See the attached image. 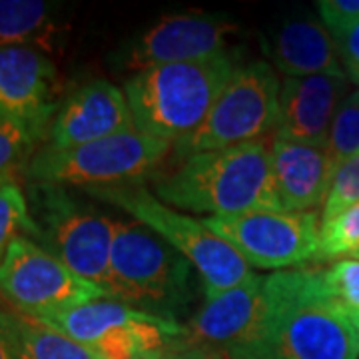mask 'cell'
Wrapping results in <instances>:
<instances>
[{"label": "cell", "instance_id": "ffe728a7", "mask_svg": "<svg viewBox=\"0 0 359 359\" xmlns=\"http://www.w3.org/2000/svg\"><path fill=\"white\" fill-rule=\"evenodd\" d=\"M14 359H100L92 349L25 313H8Z\"/></svg>", "mask_w": 359, "mask_h": 359}, {"label": "cell", "instance_id": "52a82bcc", "mask_svg": "<svg viewBox=\"0 0 359 359\" xmlns=\"http://www.w3.org/2000/svg\"><path fill=\"white\" fill-rule=\"evenodd\" d=\"M170 150L172 144L134 128L72 150L44 146L26 164V178L80 190L128 186L150 176Z\"/></svg>", "mask_w": 359, "mask_h": 359}, {"label": "cell", "instance_id": "f1b7e54d", "mask_svg": "<svg viewBox=\"0 0 359 359\" xmlns=\"http://www.w3.org/2000/svg\"><path fill=\"white\" fill-rule=\"evenodd\" d=\"M162 359H222L216 351L208 349L204 346L192 344L188 339H174L170 346L162 351Z\"/></svg>", "mask_w": 359, "mask_h": 359}, {"label": "cell", "instance_id": "2e32d148", "mask_svg": "<svg viewBox=\"0 0 359 359\" xmlns=\"http://www.w3.org/2000/svg\"><path fill=\"white\" fill-rule=\"evenodd\" d=\"M347 76L285 78L276 138L325 146L334 116L347 98Z\"/></svg>", "mask_w": 359, "mask_h": 359}, {"label": "cell", "instance_id": "484cf974", "mask_svg": "<svg viewBox=\"0 0 359 359\" xmlns=\"http://www.w3.org/2000/svg\"><path fill=\"white\" fill-rule=\"evenodd\" d=\"M355 204H359V152L335 170L330 194L321 208V222L334 219Z\"/></svg>", "mask_w": 359, "mask_h": 359}, {"label": "cell", "instance_id": "8992f818", "mask_svg": "<svg viewBox=\"0 0 359 359\" xmlns=\"http://www.w3.org/2000/svg\"><path fill=\"white\" fill-rule=\"evenodd\" d=\"M26 200L34 224L32 240L80 278L106 290L114 218L65 186L46 182H28Z\"/></svg>", "mask_w": 359, "mask_h": 359}, {"label": "cell", "instance_id": "3957f363", "mask_svg": "<svg viewBox=\"0 0 359 359\" xmlns=\"http://www.w3.org/2000/svg\"><path fill=\"white\" fill-rule=\"evenodd\" d=\"M236 70L230 54H219L136 72L124 84L136 128L168 144L192 136L210 116Z\"/></svg>", "mask_w": 359, "mask_h": 359}, {"label": "cell", "instance_id": "1f68e13d", "mask_svg": "<svg viewBox=\"0 0 359 359\" xmlns=\"http://www.w3.org/2000/svg\"><path fill=\"white\" fill-rule=\"evenodd\" d=\"M11 174H0V188H2V186H4V184H6V182H11Z\"/></svg>", "mask_w": 359, "mask_h": 359}, {"label": "cell", "instance_id": "d6a6232c", "mask_svg": "<svg viewBox=\"0 0 359 359\" xmlns=\"http://www.w3.org/2000/svg\"><path fill=\"white\" fill-rule=\"evenodd\" d=\"M355 257H359V254H358V256H355Z\"/></svg>", "mask_w": 359, "mask_h": 359}, {"label": "cell", "instance_id": "30bf717a", "mask_svg": "<svg viewBox=\"0 0 359 359\" xmlns=\"http://www.w3.org/2000/svg\"><path fill=\"white\" fill-rule=\"evenodd\" d=\"M0 295L18 313L40 320L104 299L108 292L80 278L34 240L18 236L0 264Z\"/></svg>", "mask_w": 359, "mask_h": 359}, {"label": "cell", "instance_id": "4dcf8cb0", "mask_svg": "<svg viewBox=\"0 0 359 359\" xmlns=\"http://www.w3.org/2000/svg\"><path fill=\"white\" fill-rule=\"evenodd\" d=\"M136 359H162V351H158V353H148V355H142V358Z\"/></svg>", "mask_w": 359, "mask_h": 359}, {"label": "cell", "instance_id": "d6986e66", "mask_svg": "<svg viewBox=\"0 0 359 359\" xmlns=\"http://www.w3.org/2000/svg\"><path fill=\"white\" fill-rule=\"evenodd\" d=\"M58 8L44 0H0V46L54 48L60 32Z\"/></svg>", "mask_w": 359, "mask_h": 359}, {"label": "cell", "instance_id": "f546056e", "mask_svg": "<svg viewBox=\"0 0 359 359\" xmlns=\"http://www.w3.org/2000/svg\"><path fill=\"white\" fill-rule=\"evenodd\" d=\"M0 359H14L6 311H0Z\"/></svg>", "mask_w": 359, "mask_h": 359}, {"label": "cell", "instance_id": "44dd1931", "mask_svg": "<svg viewBox=\"0 0 359 359\" xmlns=\"http://www.w3.org/2000/svg\"><path fill=\"white\" fill-rule=\"evenodd\" d=\"M359 254V204L347 208L330 222H321L316 264L339 262Z\"/></svg>", "mask_w": 359, "mask_h": 359}, {"label": "cell", "instance_id": "7a4b0ae2", "mask_svg": "<svg viewBox=\"0 0 359 359\" xmlns=\"http://www.w3.org/2000/svg\"><path fill=\"white\" fill-rule=\"evenodd\" d=\"M264 313L269 359H359V330L330 294L325 269L268 276Z\"/></svg>", "mask_w": 359, "mask_h": 359}, {"label": "cell", "instance_id": "5bb4252c", "mask_svg": "<svg viewBox=\"0 0 359 359\" xmlns=\"http://www.w3.org/2000/svg\"><path fill=\"white\" fill-rule=\"evenodd\" d=\"M58 70L44 52L0 46V118L25 124L48 138L60 102Z\"/></svg>", "mask_w": 359, "mask_h": 359}, {"label": "cell", "instance_id": "5b68a950", "mask_svg": "<svg viewBox=\"0 0 359 359\" xmlns=\"http://www.w3.org/2000/svg\"><path fill=\"white\" fill-rule=\"evenodd\" d=\"M84 192L116 205L128 218L144 224L180 256L186 257L202 278L205 299L240 285L254 273L244 257L210 230L202 219L170 208L138 184L92 188Z\"/></svg>", "mask_w": 359, "mask_h": 359}, {"label": "cell", "instance_id": "7c38bea8", "mask_svg": "<svg viewBox=\"0 0 359 359\" xmlns=\"http://www.w3.org/2000/svg\"><path fill=\"white\" fill-rule=\"evenodd\" d=\"M264 282L266 278L252 273L240 285L205 299L186 327V339L216 351L222 359H269Z\"/></svg>", "mask_w": 359, "mask_h": 359}, {"label": "cell", "instance_id": "ba28073f", "mask_svg": "<svg viewBox=\"0 0 359 359\" xmlns=\"http://www.w3.org/2000/svg\"><path fill=\"white\" fill-rule=\"evenodd\" d=\"M280 90L278 72L268 62L238 66L204 124L176 144L178 154L188 158L266 138L278 126Z\"/></svg>", "mask_w": 359, "mask_h": 359}, {"label": "cell", "instance_id": "7402d4cb", "mask_svg": "<svg viewBox=\"0 0 359 359\" xmlns=\"http://www.w3.org/2000/svg\"><path fill=\"white\" fill-rule=\"evenodd\" d=\"M325 152L335 170L359 152V90L349 92L337 108L325 142Z\"/></svg>", "mask_w": 359, "mask_h": 359}, {"label": "cell", "instance_id": "603a6c76", "mask_svg": "<svg viewBox=\"0 0 359 359\" xmlns=\"http://www.w3.org/2000/svg\"><path fill=\"white\" fill-rule=\"evenodd\" d=\"M34 224L22 188L11 180L0 188V264L18 236L32 240Z\"/></svg>", "mask_w": 359, "mask_h": 359}, {"label": "cell", "instance_id": "4fadbf2b", "mask_svg": "<svg viewBox=\"0 0 359 359\" xmlns=\"http://www.w3.org/2000/svg\"><path fill=\"white\" fill-rule=\"evenodd\" d=\"M238 30V22L224 14H170L134 39L122 62L136 74L154 66L214 58L226 54L228 39Z\"/></svg>", "mask_w": 359, "mask_h": 359}, {"label": "cell", "instance_id": "ac0fdd59", "mask_svg": "<svg viewBox=\"0 0 359 359\" xmlns=\"http://www.w3.org/2000/svg\"><path fill=\"white\" fill-rule=\"evenodd\" d=\"M269 58L285 78L346 76L327 28L316 20H292L269 40Z\"/></svg>", "mask_w": 359, "mask_h": 359}, {"label": "cell", "instance_id": "d4e9b609", "mask_svg": "<svg viewBox=\"0 0 359 359\" xmlns=\"http://www.w3.org/2000/svg\"><path fill=\"white\" fill-rule=\"evenodd\" d=\"M325 283L337 306L359 330V257L334 262L332 268L325 269Z\"/></svg>", "mask_w": 359, "mask_h": 359}, {"label": "cell", "instance_id": "9c48e42d", "mask_svg": "<svg viewBox=\"0 0 359 359\" xmlns=\"http://www.w3.org/2000/svg\"><path fill=\"white\" fill-rule=\"evenodd\" d=\"M39 321L86 346L100 359L142 358L164 351L174 339L186 337V327L178 321L130 308L110 297Z\"/></svg>", "mask_w": 359, "mask_h": 359}, {"label": "cell", "instance_id": "6da1fadb", "mask_svg": "<svg viewBox=\"0 0 359 359\" xmlns=\"http://www.w3.org/2000/svg\"><path fill=\"white\" fill-rule=\"evenodd\" d=\"M268 138L184 158L154 182V196L174 210L210 216L285 212L271 172Z\"/></svg>", "mask_w": 359, "mask_h": 359}, {"label": "cell", "instance_id": "9a60e30c", "mask_svg": "<svg viewBox=\"0 0 359 359\" xmlns=\"http://www.w3.org/2000/svg\"><path fill=\"white\" fill-rule=\"evenodd\" d=\"M136 128L128 98L108 80H92L60 102L48 130V148L72 150Z\"/></svg>", "mask_w": 359, "mask_h": 359}, {"label": "cell", "instance_id": "8fae6325", "mask_svg": "<svg viewBox=\"0 0 359 359\" xmlns=\"http://www.w3.org/2000/svg\"><path fill=\"white\" fill-rule=\"evenodd\" d=\"M205 226L257 269L302 268L316 264L320 245L318 212H250L202 218Z\"/></svg>", "mask_w": 359, "mask_h": 359}, {"label": "cell", "instance_id": "e0dca14e", "mask_svg": "<svg viewBox=\"0 0 359 359\" xmlns=\"http://www.w3.org/2000/svg\"><path fill=\"white\" fill-rule=\"evenodd\" d=\"M271 172L285 212H316L323 208L335 168L325 146L273 138Z\"/></svg>", "mask_w": 359, "mask_h": 359}, {"label": "cell", "instance_id": "83f0119b", "mask_svg": "<svg viewBox=\"0 0 359 359\" xmlns=\"http://www.w3.org/2000/svg\"><path fill=\"white\" fill-rule=\"evenodd\" d=\"M334 42L347 80L359 86V22L347 28Z\"/></svg>", "mask_w": 359, "mask_h": 359}, {"label": "cell", "instance_id": "277c9868", "mask_svg": "<svg viewBox=\"0 0 359 359\" xmlns=\"http://www.w3.org/2000/svg\"><path fill=\"white\" fill-rule=\"evenodd\" d=\"M194 266L154 231L132 218H114L106 292L130 308L176 321L190 299Z\"/></svg>", "mask_w": 359, "mask_h": 359}, {"label": "cell", "instance_id": "cb8c5ba5", "mask_svg": "<svg viewBox=\"0 0 359 359\" xmlns=\"http://www.w3.org/2000/svg\"><path fill=\"white\" fill-rule=\"evenodd\" d=\"M42 136L39 132L0 118V174H11L14 168L28 164Z\"/></svg>", "mask_w": 359, "mask_h": 359}, {"label": "cell", "instance_id": "4316f807", "mask_svg": "<svg viewBox=\"0 0 359 359\" xmlns=\"http://www.w3.org/2000/svg\"><path fill=\"white\" fill-rule=\"evenodd\" d=\"M316 6L332 39H337L347 28L359 22V0H320Z\"/></svg>", "mask_w": 359, "mask_h": 359}]
</instances>
